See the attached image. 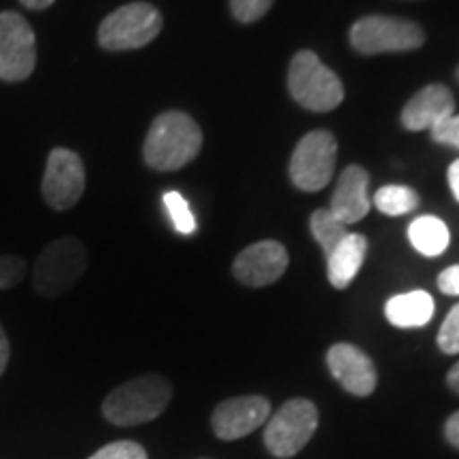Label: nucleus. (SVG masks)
<instances>
[{"mask_svg": "<svg viewBox=\"0 0 459 459\" xmlns=\"http://www.w3.org/2000/svg\"><path fill=\"white\" fill-rule=\"evenodd\" d=\"M203 149V130L183 111L160 113L143 143V158L149 169L179 170L194 162Z\"/></svg>", "mask_w": 459, "mask_h": 459, "instance_id": "1", "label": "nucleus"}, {"mask_svg": "<svg viewBox=\"0 0 459 459\" xmlns=\"http://www.w3.org/2000/svg\"><path fill=\"white\" fill-rule=\"evenodd\" d=\"M172 400V385L160 375H143L115 387L102 402V415L115 426H139L158 419Z\"/></svg>", "mask_w": 459, "mask_h": 459, "instance_id": "2", "label": "nucleus"}, {"mask_svg": "<svg viewBox=\"0 0 459 459\" xmlns=\"http://www.w3.org/2000/svg\"><path fill=\"white\" fill-rule=\"evenodd\" d=\"M287 85L298 105L315 113H328L344 99V88L338 74L311 49L298 51L291 57Z\"/></svg>", "mask_w": 459, "mask_h": 459, "instance_id": "3", "label": "nucleus"}, {"mask_svg": "<svg viewBox=\"0 0 459 459\" xmlns=\"http://www.w3.org/2000/svg\"><path fill=\"white\" fill-rule=\"evenodd\" d=\"M88 249L79 238L65 237L54 240L34 262V291L43 298L65 296L88 271Z\"/></svg>", "mask_w": 459, "mask_h": 459, "instance_id": "4", "label": "nucleus"}, {"mask_svg": "<svg viewBox=\"0 0 459 459\" xmlns=\"http://www.w3.org/2000/svg\"><path fill=\"white\" fill-rule=\"evenodd\" d=\"M162 13L149 3H130L108 13L99 26V45L107 51L143 49L162 32Z\"/></svg>", "mask_w": 459, "mask_h": 459, "instance_id": "5", "label": "nucleus"}, {"mask_svg": "<svg viewBox=\"0 0 459 459\" xmlns=\"http://www.w3.org/2000/svg\"><path fill=\"white\" fill-rule=\"evenodd\" d=\"M349 41L364 56L394 54L419 49L426 43V32L415 22L402 17L366 15L351 26Z\"/></svg>", "mask_w": 459, "mask_h": 459, "instance_id": "6", "label": "nucleus"}, {"mask_svg": "<svg viewBox=\"0 0 459 459\" xmlns=\"http://www.w3.org/2000/svg\"><path fill=\"white\" fill-rule=\"evenodd\" d=\"M319 423L317 406L311 400L294 398L285 402L264 429V445L279 459L294 457L313 438Z\"/></svg>", "mask_w": 459, "mask_h": 459, "instance_id": "7", "label": "nucleus"}, {"mask_svg": "<svg viewBox=\"0 0 459 459\" xmlns=\"http://www.w3.org/2000/svg\"><path fill=\"white\" fill-rule=\"evenodd\" d=\"M338 143L328 130H313L302 136L290 160V177L302 192H319L332 181Z\"/></svg>", "mask_w": 459, "mask_h": 459, "instance_id": "8", "label": "nucleus"}, {"mask_svg": "<svg viewBox=\"0 0 459 459\" xmlns=\"http://www.w3.org/2000/svg\"><path fill=\"white\" fill-rule=\"evenodd\" d=\"M37 68V34L17 11L0 13V82L22 83Z\"/></svg>", "mask_w": 459, "mask_h": 459, "instance_id": "9", "label": "nucleus"}, {"mask_svg": "<svg viewBox=\"0 0 459 459\" xmlns=\"http://www.w3.org/2000/svg\"><path fill=\"white\" fill-rule=\"evenodd\" d=\"M85 192V164L73 149H51L41 183L43 200L54 211H71Z\"/></svg>", "mask_w": 459, "mask_h": 459, "instance_id": "10", "label": "nucleus"}, {"mask_svg": "<svg viewBox=\"0 0 459 459\" xmlns=\"http://www.w3.org/2000/svg\"><path fill=\"white\" fill-rule=\"evenodd\" d=\"M271 417V402L264 395H240L221 402L213 411L211 426L217 438L238 440L255 432Z\"/></svg>", "mask_w": 459, "mask_h": 459, "instance_id": "11", "label": "nucleus"}, {"mask_svg": "<svg viewBox=\"0 0 459 459\" xmlns=\"http://www.w3.org/2000/svg\"><path fill=\"white\" fill-rule=\"evenodd\" d=\"M290 264L287 249L277 240H260L240 251L234 260V277L243 285L266 287L283 277Z\"/></svg>", "mask_w": 459, "mask_h": 459, "instance_id": "12", "label": "nucleus"}, {"mask_svg": "<svg viewBox=\"0 0 459 459\" xmlns=\"http://www.w3.org/2000/svg\"><path fill=\"white\" fill-rule=\"evenodd\" d=\"M328 368L332 377L341 383L344 392L366 398L377 389V366L368 355L351 342H338L330 347Z\"/></svg>", "mask_w": 459, "mask_h": 459, "instance_id": "13", "label": "nucleus"}, {"mask_svg": "<svg viewBox=\"0 0 459 459\" xmlns=\"http://www.w3.org/2000/svg\"><path fill=\"white\" fill-rule=\"evenodd\" d=\"M453 113H455V99L451 90L443 83H432L411 96V100L402 108L400 122L411 132L432 130Z\"/></svg>", "mask_w": 459, "mask_h": 459, "instance_id": "14", "label": "nucleus"}, {"mask_svg": "<svg viewBox=\"0 0 459 459\" xmlns=\"http://www.w3.org/2000/svg\"><path fill=\"white\" fill-rule=\"evenodd\" d=\"M368 172L361 166H347L338 177L336 189L332 194L330 211L341 220L344 226L358 223L368 215L372 200L368 198Z\"/></svg>", "mask_w": 459, "mask_h": 459, "instance_id": "15", "label": "nucleus"}, {"mask_svg": "<svg viewBox=\"0 0 459 459\" xmlns=\"http://www.w3.org/2000/svg\"><path fill=\"white\" fill-rule=\"evenodd\" d=\"M366 251H368L366 237L349 232L347 238L325 257V262H328V279L336 290H344L358 277L361 264L366 260Z\"/></svg>", "mask_w": 459, "mask_h": 459, "instance_id": "16", "label": "nucleus"}, {"mask_svg": "<svg viewBox=\"0 0 459 459\" xmlns=\"http://www.w3.org/2000/svg\"><path fill=\"white\" fill-rule=\"evenodd\" d=\"M434 298L423 290L389 298L385 317L395 328H421L434 317Z\"/></svg>", "mask_w": 459, "mask_h": 459, "instance_id": "17", "label": "nucleus"}, {"mask_svg": "<svg viewBox=\"0 0 459 459\" xmlns=\"http://www.w3.org/2000/svg\"><path fill=\"white\" fill-rule=\"evenodd\" d=\"M409 240L421 255L436 257L445 254L451 243V232L443 220L434 215H421L409 226Z\"/></svg>", "mask_w": 459, "mask_h": 459, "instance_id": "18", "label": "nucleus"}, {"mask_svg": "<svg viewBox=\"0 0 459 459\" xmlns=\"http://www.w3.org/2000/svg\"><path fill=\"white\" fill-rule=\"evenodd\" d=\"M311 232L321 249H324L325 257H328L347 238L349 230L330 209H317L311 215Z\"/></svg>", "mask_w": 459, "mask_h": 459, "instance_id": "19", "label": "nucleus"}, {"mask_svg": "<svg viewBox=\"0 0 459 459\" xmlns=\"http://www.w3.org/2000/svg\"><path fill=\"white\" fill-rule=\"evenodd\" d=\"M372 203H375V206L383 215L400 217L412 213V211L417 209L419 194L412 187L406 186H385L375 194Z\"/></svg>", "mask_w": 459, "mask_h": 459, "instance_id": "20", "label": "nucleus"}, {"mask_svg": "<svg viewBox=\"0 0 459 459\" xmlns=\"http://www.w3.org/2000/svg\"><path fill=\"white\" fill-rule=\"evenodd\" d=\"M164 206H166V211H169L172 226L177 228V232H181V234L196 232V217H194L187 200L183 198L179 192H166Z\"/></svg>", "mask_w": 459, "mask_h": 459, "instance_id": "21", "label": "nucleus"}, {"mask_svg": "<svg viewBox=\"0 0 459 459\" xmlns=\"http://www.w3.org/2000/svg\"><path fill=\"white\" fill-rule=\"evenodd\" d=\"M274 0H230V9L240 24H254L273 7Z\"/></svg>", "mask_w": 459, "mask_h": 459, "instance_id": "22", "label": "nucleus"}, {"mask_svg": "<svg viewBox=\"0 0 459 459\" xmlns=\"http://www.w3.org/2000/svg\"><path fill=\"white\" fill-rule=\"evenodd\" d=\"M438 347L446 355L459 353V304L451 308L438 332Z\"/></svg>", "mask_w": 459, "mask_h": 459, "instance_id": "23", "label": "nucleus"}, {"mask_svg": "<svg viewBox=\"0 0 459 459\" xmlns=\"http://www.w3.org/2000/svg\"><path fill=\"white\" fill-rule=\"evenodd\" d=\"M28 264L20 255H0V290H13L26 277Z\"/></svg>", "mask_w": 459, "mask_h": 459, "instance_id": "24", "label": "nucleus"}, {"mask_svg": "<svg viewBox=\"0 0 459 459\" xmlns=\"http://www.w3.org/2000/svg\"><path fill=\"white\" fill-rule=\"evenodd\" d=\"M90 459H147V451L134 440H117V443L102 446Z\"/></svg>", "mask_w": 459, "mask_h": 459, "instance_id": "25", "label": "nucleus"}, {"mask_svg": "<svg viewBox=\"0 0 459 459\" xmlns=\"http://www.w3.org/2000/svg\"><path fill=\"white\" fill-rule=\"evenodd\" d=\"M429 132H432V141L438 143V145L459 149V113L445 117L443 122L436 124Z\"/></svg>", "mask_w": 459, "mask_h": 459, "instance_id": "26", "label": "nucleus"}, {"mask_svg": "<svg viewBox=\"0 0 459 459\" xmlns=\"http://www.w3.org/2000/svg\"><path fill=\"white\" fill-rule=\"evenodd\" d=\"M438 290L446 296H459V264L438 274Z\"/></svg>", "mask_w": 459, "mask_h": 459, "instance_id": "27", "label": "nucleus"}, {"mask_svg": "<svg viewBox=\"0 0 459 459\" xmlns=\"http://www.w3.org/2000/svg\"><path fill=\"white\" fill-rule=\"evenodd\" d=\"M445 436H446V440L455 446V449H459V411L453 412V415L446 419Z\"/></svg>", "mask_w": 459, "mask_h": 459, "instance_id": "28", "label": "nucleus"}, {"mask_svg": "<svg viewBox=\"0 0 459 459\" xmlns=\"http://www.w3.org/2000/svg\"><path fill=\"white\" fill-rule=\"evenodd\" d=\"M9 358H11V344H9L7 332H4L3 325H0V377H3L4 370H7Z\"/></svg>", "mask_w": 459, "mask_h": 459, "instance_id": "29", "label": "nucleus"}, {"mask_svg": "<svg viewBox=\"0 0 459 459\" xmlns=\"http://www.w3.org/2000/svg\"><path fill=\"white\" fill-rule=\"evenodd\" d=\"M446 177H449V187H451L453 196H455L457 203H459V160H455V162L449 166V172H446Z\"/></svg>", "mask_w": 459, "mask_h": 459, "instance_id": "30", "label": "nucleus"}, {"mask_svg": "<svg viewBox=\"0 0 459 459\" xmlns=\"http://www.w3.org/2000/svg\"><path fill=\"white\" fill-rule=\"evenodd\" d=\"M22 4H24L26 9H32V11H43V9H49L51 4L56 3V0H20Z\"/></svg>", "mask_w": 459, "mask_h": 459, "instance_id": "31", "label": "nucleus"}, {"mask_svg": "<svg viewBox=\"0 0 459 459\" xmlns=\"http://www.w3.org/2000/svg\"><path fill=\"white\" fill-rule=\"evenodd\" d=\"M446 385L455 394H459V361L449 370V375H446Z\"/></svg>", "mask_w": 459, "mask_h": 459, "instance_id": "32", "label": "nucleus"}, {"mask_svg": "<svg viewBox=\"0 0 459 459\" xmlns=\"http://www.w3.org/2000/svg\"><path fill=\"white\" fill-rule=\"evenodd\" d=\"M455 77H457V82H459V66H457V71H455Z\"/></svg>", "mask_w": 459, "mask_h": 459, "instance_id": "33", "label": "nucleus"}]
</instances>
